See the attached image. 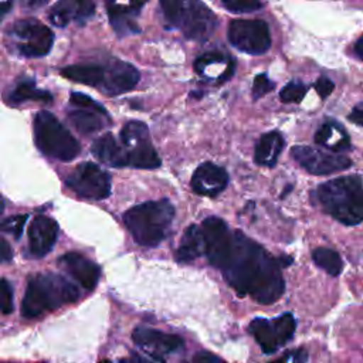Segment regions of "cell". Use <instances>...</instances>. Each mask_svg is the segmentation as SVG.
Returning a JSON list of instances; mask_svg holds the SVG:
<instances>
[{
  "instance_id": "5bb4252c",
  "label": "cell",
  "mask_w": 363,
  "mask_h": 363,
  "mask_svg": "<svg viewBox=\"0 0 363 363\" xmlns=\"http://www.w3.org/2000/svg\"><path fill=\"white\" fill-rule=\"evenodd\" d=\"M58 237V224L48 216H37L28 227V248L34 257L47 255Z\"/></svg>"
},
{
  "instance_id": "8d00e7d4",
  "label": "cell",
  "mask_w": 363,
  "mask_h": 363,
  "mask_svg": "<svg viewBox=\"0 0 363 363\" xmlns=\"http://www.w3.org/2000/svg\"><path fill=\"white\" fill-rule=\"evenodd\" d=\"M333 88H335V84L329 78H326V77H320L315 82V89L319 94L320 98H328L332 94Z\"/></svg>"
},
{
  "instance_id": "4dcf8cb0",
  "label": "cell",
  "mask_w": 363,
  "mask_h": 363,
  "mask_svg": "<svg viewBox=\"0 0 363 363\" xmlns=\"http://www.w3.org/2000/svg\"><path fill=\"white\" fill-rule=\"evenodd\" d=\"M305 94H306V86L299 81H292L281 89L279 98L285 104H298L302 101Z\"/></svg>"
},
{
  "instance_id": "8992f818",
  "label": "cell",
  "mask_w": 363,
  "mask_h": 363,
  "mask_svg": "<svg viewBox=\"0 0 363 363\" xmlns=\"http://www.w3.org/2000/svg\"><path fill=\"white\" fill-rule=\"evenodd\" d=\"M34 140L43 155L61 162H69L81 152L79 142L48 111L34 116Z\"/></svg>"
},
{
  "instance_id": "30bf717a",
  "label": "cell",
  "mask_w": 363,
  "mask_h": 363,
  "mask_svg": "<svg viewBox=\"0 0 363 363\" xmlns=\"http://www.w3.org/2000/svg\"><path fill=\"white\" fill-rule=\"evenodd\" d=\"M69 105L71 109L68 111V119L82 135L95 133L109 122L106 109L85 94L71 92Z\"/></svg>"
},
{
  "instance_id": "277c9868",
  "label": "cell",
  "mask_w": 363,
  "mask_h": 363,
  "mask_svg": "<svg viewBox=\"0 0 363 363\" xmlns=\"http://www.w3.org/2000/svg\"><path fill=\"white\" fill-rule=\"evenodd\" d=\"M173 218L174 207L164 199L138 204L123 214V223L133 240L143 247H156L166 240Z\"/></svg>"
},
{
  "instance_id": "5b68a950",
  "label": "cell",
  "mask_w": 363,
  "mask_h": 363,
  "mask_svg": "<svg viewBox=\"0 0 363 363\" xmlns=\"http://www.w3.org/2000/svg\"><path fill=\"white\" fill-rule=\"evenodd\" d=\"M160 9L167 24L189 40L204 41L217 27L216 14L201 0H160Z\"/></svg>"
},
{
  "instance_id": "ffe728a7",
  "label": "cell",
  "mask_w": 363,
  "mask_h": 363,
  "mask_svg": "<svg viewBox=\"0 0 363 363\" xmlns=\"http://www.w3.org/2000/svg\"><path fill=\"white\" fill-rule=\"evenodd\" d=\"M94 156L102 163L111 167H125L128 166L126 149L119 143L112 133H105L99 136L92 145Z\"/></svg>"
},
{
  "instance_id": "f1b7e54d",
  "label": "cell",
  "mask_w": 363,
  "mask_h": 363,
  "mask_svg": "<svg viewBox=\"0 0 363 363\" xmlns=\"http://www.w3.org/2000/svg\"><path fill=\"white\" fill-rule=\"evenodd\" d=\"M146 136H149L147 126L140 121H130L121 130V143L128 146L129 143Z\"/></svg>"
},
{
  "instance_id": "d6a6232c",
  "label": "cell",
  "mask_w": 363,
  "mask_h": 363,
  "mask_svg": "<svg viewBox=\"0 0 363 363\" xmlns=\"http://www.w3.org/2000/svg\"><path fill=\"white\" fill-rule=\"evenodd\" d=\"M13 308V288L7 279L0 278V313L9 315Z\"/></svg>"
},
{
  "instance_id": "e0dca14e",
  "label": "cell",
  "mask_w": 363,
  "mask_h": 363,
  "mask_svg": "<svg viewBox=\"0 0 363 363\" xmlns=\"http://www.w3.org/2000/svg\"><path fill=\"white\" fill-rule=\"evenodd\" d=\"M138 81L139 71L132 64L121 60H112L105 65V79L101 88L109 95H118L135 88Z\"/></svg>"
},
{
  "instance_id": "d590c367",
  "label": "cell",
  "mask_w": 363,
  "mask_h": 363,
  "mask_svg": "<svg viewBox=\"0 0 363 363\" xmlns=\"http://www.w3.org/2000/svg\"><path fill=\"white\" fill-rule=\"evenodd\" d=\"M217 62H223V55L220 52H208L196 60L194 69H196V72L203 74L206 71V68H208L210 65L217 64Z\"/></svg>"
},
{
  "instance_id": "74e56055",
  "label": "cell",
  "mask_w": 363,
  "mask_h": 363,
  "mask_svg": "<svg viewBox=\"0 0 363 363\" xmlns=\"http://www.w3.org/2000/svg\"><path fill=\"white\" fill-rule=\"evenodd\" d=\"M13 258V250L9 244L7 240H4L1 235H0V264L3 262H7L9 259Z\"/></svg>"
},
{
  "instance_id": "d4e9b609",
  "label": "cell",
  "mask_w": 363,
  "mask_h": 363,
  "mask_svg": "<svg viewBox=\"0 0 363 363\" xmlns=\"http://www.w3.org/2000/svg\"><path fill=\"white\" fill-rule=\"evenodd\" d=\"M248 330L255 337L257 343L259 345L264 353H274L281 346L272 320L255 318L251 320Z\"/></svg>"
},
{
  "instance_id": "52a82bcc",
  "label": "cell",
  "mask_w": 363,
  "mask_h": 363,
  "mask_svg": "<svg viewBox=\"0 0 363 363\" xmlns=\"http://www.w3.org/2000/svg\"><path fill=\"white\" fill-rule=\"evenodd\" d=\"M10 35L18 54L28 58L48 54L54 43L52 31L34 18L16 21L10 27Z\"/></svg>"
},
{
  "instance_id": "4316f807",
  "label": "cell",
  "mask_w": 363,
  "mask_h": 363,
  "mask_svg": "<svg viewBox=\"0 0 363 363\" xmlns=\"http://www.w3.org/2000/svg\"><path fill=\"white\" fill-rule=\"evenodd\" d=\"M27 99H34V101H43V102H51L52 95L44 89H38L35 86V82L31 79H24L20 81L11 91L10 95L6 96V101L10 105H17L21 104Z\"/></svg>"
},
{
  "instance_id": "ba28073f",
  "label": "cell",
  "mask_w": 363,
  "mask_h": 363,
  "mask_svg": "<svg viewBox=\"0 0 363 363\" xmlns=\"http://www.w3.org/2000/svg\"><path fill=\"white\" fill-rule=\"evenodd\" d=\"M67 186L82 199L104 200L111 194V176L92 162L78 164L65 180Z\"/></svg>"
},
{
  "instance_id": "ab89813d",
  "label": "cell",
  "mask_w": 363,
  "mask_h": 363,
  "mask_svg": "<svg viewBox=\"0 0 363 363\" xmlns=\"http://www.w3.org/2000/svg\"><path fill=\"white\" fill-rule=\"evenodd\" d=\"M308 357H306V354H305V352L303 350H295V352H289L288 354H285V356H282L281 357V360L282 362H285V360H288V362H292V360H295V362H305Z\"/></svg>"
},
{
  "instance_id": "60d3db41",
  "label": "cell",
  "mask_w": 363,
  "mask_h": 363,
  "mask_svg": "<svg viewBox=\"0 0 363 363\" xmlns=\"http://www.w3.org/2000/svg\"><path fill=\"white\" fill-rule=\"evenodd\" d=\"M349 119L357 125H363V109L360 108H354L350 115H349Z\"/></svg>"
},
{
  "instance_id": "f35d334b",
  "label": "cell",
  "mask_w": 363,
  "mask_h": 363,
  "mask_svg": "<svg viewBox=\"0 0 363 363\" xmlns=\"http://www.w3.org/2000/svg\"><path fill=\"white\" fill-rule=\"evenodd\" d=\"M193 362H208V363H211V362H221V359L218 356L210 353V352H200V353L194 354Z\"/></svg>"
},
{
  "instance_id": "484cf974",
  "label": "cell",
  "mask_w": 363,
  "mask_h": 363,
  "mask_svg": "<svg viewBox=\"0 0 363 363\" xmlns=\"http://www.w3.org/2000/svg\"><path fill=\"white\" fill-rule=\"evenodd\" d=\"M315 142L336 152L350 147V139L347 133L335 123L322 125L315 133Z\"/></svg>"
},
{
  "instance_id": "9a60e30c",
  "label": "cell",
  "mask_w": 363,
  "mask_h": 363,
  "mask_svg": "<svg viewBox=\"0 0 363 363\" xmlns=\"http://www.w3.org/2000/svg\"><path fill=\"white\" fill-rule=\"evenodd\" d=\"M227 172L211 162L201 163L191 176V189L200 196L214 197L227 187Z\"/></svg>"
},
{
  "instance_id": "7c38bea8",
  "label": "cell",
  "mask_w": 363,
  "mask_h": 363,
  "mask_svg": "<svg viewBox=\"0 0 363 363\" xmlns=\"http://www.w3.org/2000/svg\"><path fill=\"white\" fill-rule=\"evenodd\" d=\"M132 339L138 347L150 354L153 360L159 362H163L166 354L177 353L184 347L183 339L180 336L145 326H138L132 333Z\"/></svg>"
},
{
  "instance_id": "1f68e13d",
  "label": "cell",
  "mask_w": 363,
  "mask_h": 363,
  "mask_svg": "<svg viewBox=\"0 0 363 363\" xmlns=\"http://www.w3.org/2000/svg\"><path fill=\"white\" fill-rule=\"evenodd\" d=\"M224 7L233 13H251L262 7L261 0H221Z\"/></svg>"
},
{
  "instance_id": "7a4b0ae2",
  "label": "cell",
  "mask_w": 363,
  "mask_h": 363,
  "mask_svg": "<svg viewBox=\"0 0 363 363\" xmlns=\"http://www.w3.org/2000/svg\"><path fill=\"white\" fill-rule=\"evenodd\" d=\"M78 298V288L64 277L51 272L37 274L28 281L21 302V315L27 319L38 318L62 305L74 303Z\"/></svg>"
},
{
  "instance_id": "6da1fadb",
  "label": "cell",
  "mask_w": 363,
  "mask_h": 363,
  "mask_svg": "<svg viewBox=\"0 0 363 363\" xmlns=\"http://www.w3.org/2000/svg\"><path fill=\"white\" fill-rule=\"evenodd\" d=\"M279 262L241 231H231L228 248L218 265L225 281L238 295L259 303L278 301L285 289Z\"/></svg>"
},
{
  "instance_id": "44dd1931",
  "label": "cell",
  "mask_w": 363,
  "mask_h": 363,
  "mask_svg": "<svg viewBox=\"0 0 363 363\" xmlns=\"http://www.w3.org/2000/svg\"><path fill=\"white\" fill-rule=\"evenodd\" d=\"M123 147L128 155V166L136 169H156L160 166L159 155L156 153L149 136L138 139Z\"/></svg>"
},
{
  "instance_id": "9c48e42d",
  "label": "cell",
  "mask_w": 363,
  "mask_h": 363,
  "mask_svg": "<svg viewBox=\"0 0 363 363\" xmlns=\"http://www.w3.org/2000/svg\"><path fill=\"white\" fill-rule=\"evenodd\" d=\"M227 35L237 50L247 54H264L271 47L269 28L262 20H233Z\"/></svg>"
},
{
  "instance_id": "83f0119b",
  "label": "cell",
  "mask_w": 363,
  "mask_h": 363,
  "mask_svg": "<svg viewBox=\"0 0 363 363\" xmlns=\"http://www.w3.org/2000/svg\"><path fill=\"white\" fill-rule=\"evenodd\" d=\"M313 262L332 277H337L343 271V261L340 255L330 248H316L312 251Z\"/></svg>"
},
{
  "instance_id": "7402d4cb",
  "label": "cell",
  "mask_w": 363,
  "mask_h": 363,
  "mask_svg": "<svg viewBox=\"0 0 363 363\" xmlns=\"http://www.w3.org/2000/svg\"><path fill=\"white\" fill-rule=\"evenodd\" d=\"M282 149H284V138L279 132L272 130V132L264 133L255 145L254 162L259 166L274 167Z\"/></svg>"
},
{
  "instance_id": "ac0fdd59",
  "label": "cell",
  "mask_w": 363,
  "mask_h": 363,
  "mask_svg": "<svg viewBox=\"0 0 363 363\" xmlns=\"http://www.w3.org/2000/svg\"><path fill=\"white\" fill-rule=\"evenodd\" d=\"M147 0H106L111 24L119 35H129L139 31L133 17Z\"/></svg>"
},
{
  "instance_id": "2e32d148",
  "label": "cell",
  "mask_w": 363,
  "mask_h": 363,
  "mask_svg": "<svg viewBox=\"0 0 363 363\" xmlns=\"http://www.w3.org/2000/svg\"><path fill=\"white\" fill-rule=\"evenodd\" d=\"M58 264L86 291H92L101 277L99 267L79 252H67L60 257Z\"/></svg>"
},
{
  "instance_id": "7bdbcfd3",
  "label": "cell",
  "mask_w": 363,
  "mask_h": 363,
  "mask_svg": "<svg viewBox=\"0 0 363 363\" xmlns=\"http://www.w3.org/2000/svg\"><path fill=\"white\" fill-rule=\"evenodd\" d=\"M354 52L357 54L359 58L363 60V35H362V37L356 41V44H354Z\"/></svg>"
},
{
  "instance_id": "d6986e66",
  "label": "cell",
  "mask_w": 363,
  "mask_h": 363,
  "mask_svg": "<svg viewBox=\"0 0 363 363\" xmlns=\"http://www.w3.org/2000/svg\"><path fill=\"white\" fill-rule=\"evenodd\" d=\"M95 13L94 0H60L50 10V21L57 27H65L69 23H82Z\"/></svg>"
},
{
  "instance_id": "4fadbf2b",
  "label": "cell",
  "mask_w": 363,
  "mask_h": 363,
  "mask_svg": "<svg viewBox=\"0 0 363 363\" xmlns=\"http://www.w3.org/2000/svg\"><path fill=\"white\" fill-rule=\"evenodd\" d=\"M201 233L204 240V254L208 258V262L218 268L231 238V231L227 224L214 216H210L201 223Z\"/></svg>"
},
{
  "instance_id": "f546056e",
  "label": "cell",
  "mask_w": 363,
  "mask_h": 363,
  "mask_svg": "<svg viewBox=\"0 0 363 363\" xmlns=\"http://www.w3.org/2000/svg\"><path fill=\"white\" fill-rule=\"evenodd\" d=\"M272 322H274V326H275L279 343L282 346V345H285L294 336L295 319H294V316L291 313H284L279 318L272 319Z\"/></svg>"
},
{
  "instance_id": "e575fe53",
  "label": "cell",
  "mask_w": 363,
  "mask_h": 363,
  "mask_svg": "<svg viewBox=\"0 0 363 363\" xmlns=\"http://www.w3.org/2000/svg\"><path fill=\"white\" fill-rule=\"evenodd\" d=\"M274 86H275L274 82L269 81L267 74H258L254 78V84H252V98L259 99L261 96L271 92L274 89Z\"/></svg>"
},
{
  "instance_id": "8fae6325",
  "label": "cell",
  "mask_w": 363,
  "mask_h": 363,
  "mask_svg": "<svg viewBox=\"0 0 363 363\" xmlns=\"http://www.w3.org/2000/svg\"><path fill=\"white\" fill-rule=\"evenodd\" d=\"M291 153L303 169L316 176L330 174L352 166V160L345 155L328 153L309 146H294Z\"/></svg>"
},
{
  "instance_id": "b9f144b4",
  "label": "cell",
  "mask_w": 363,
  "mask_h": 363,
  "mask_svg": "<svg viewBox=\"0 0 363 363\" xmlns=\"http://www.w3.org/2000/svg\"><path fill=\"white\" fill-rule=\"evenodd\" d=\"M48 0H21V3L24 4V7L27 9H37L41 7L43 4H45Z\"/></svg>"
},
{
  "instance_id": "3957f363",
  "label": "cell",
  "mask_w": 363,
  "mask_h": 363,
  "mask_svg": "<svg viewBox=\"0 0 363 363\" xmlns=\"http://www.w3.org/2000/svg\"><path fill=\"white\" fill-rule=\"evenodd\" d=\"M318 199L326 213L339 223L356 225L363 221V183L359 176H340L320 184Z\"/></svg>"
},
{
  "instance_id": "836d02e7",
  "label": "cell",
  "mask_w": 363,
  "mask_h": 363,
  "mask_svg": "<svg viewBox=\"0 0 363 363\" xmlns=\"http://www.w3.org/2000/svg\"><path fill=\"white\" fill-rule=\"evenodd\" d=\"M26 220H27V214H17L11 218H7L4 223L0 224V231L9 233L14 237V240H18L21 233H23V227H24Z\"/></svg>"
},
{
  "instance_id": "ee69618b",
  "label": "cell",
  "mask_w": 363,
  "mask_h": 363,
  "mask_svg": "<svg viewBox=\"0 0 363 363\" xmlns=\"http://www.w3.org/2000/svg\"><path fill=\"white\" fill-rule=\"evenodd\" d=\"M278 262H279V265L286 267V265H289L292 262V258L291 257H281V258H278Z\"/></svg>"
},
{
  "instance_id": "603a6c76",
  "label": "cell",
  "mask_w": 363,
  "mask_h": 363,
  "mask_svg": "<svg viewBox=\"0 0 363 363\" xmlns=\"http://www.w3.org/2000/svg\"><path fill=\"white\" fill-rule=\"evenodd\" d=\"M61 75L88 86L101 88L105 79V65L101 64H74L61 69Z\"/></svg>"
},
{
  "instance_id": "cb8c5ba5",
  "label": "cell",
  "mask_w": 363,
  "mask_h": 363,
  "mask_svg": "<svg viewBox=\"0 0 363 363\" xmlns=\"http://www.w3.org/2000/svg\"><path fill=\"white\" fill-rule=\"evenodd\" d=\"M204 254V240L201 228L197 225H190L176 250V259L179 262H191L197 257Z\"/></svg>"
},
{
  "instance_id": "f6af8a7d",
  "label": "cell",
  "mask_w": 363,
  "mask_h": 363,
  "mask_svg": "<svg viewBox=\"0 0 363 363\" xmlns=\"http://www.w3.org/2000/svg\"><path fill=\"white\" fill-rule=\"evenodd\" d=\"M3 208H4V206H3V201L0 200V214H1V211H3Z\"/></svg>"
}]
</instances>
